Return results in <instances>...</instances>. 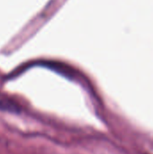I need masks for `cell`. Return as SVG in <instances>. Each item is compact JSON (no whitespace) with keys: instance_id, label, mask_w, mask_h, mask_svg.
<instances>
[{"instance_id":"cell-1","label":"cell","mask_w":153,"mask_h":154,"mask_svg":"<svg viewBox=\"0 0 153 154\" xmlns=\"http://www.w3.org/2000/svg\"><path fill=\"white\" fill-rule=\"evenodd\" d=\"M0 111L12 114H20L21 108L16 103L13 102L12 100L0 97Z\"/></svg>"}]
</instances>
